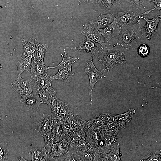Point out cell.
<instances>
[{"mask_svg": "<svg viewBox=\"0 0 161 161\" xmlns=\"http://www.w3.org/2000/svg\"><path fill=\"white\" fill-rule=\"evenodd\" d=\"M138 24L133 25L126 30L121 32L117 36L115 45L121 46L124 50H126L140 41L143 35L146 33L143 27Z\"/></svg>", "mask_w": 161, "mask_h": 161, "instance_id": "obj_1", "label": "cell"}, {"mask_svg": "<svg viewBox=\"0 0 161 161\" xmlns=\"http://www.w3.org/2000/svg\"><path fill=\"white\" fill-rule=\"evenodd\" d=\"M101 64V72H109L113 68L119 65L125 63L127 61L125 53L114 48H108L103 57L99 58Z\"/></svg>", "mask_w": 161, "mask_h": 161, "instance_id": "obj_2", "label": "cell"}, {"mask_svg": "<svg viewBox=\"0 0 161 161\" xmlns=\"http://www.w3.org/2000/svg\"><path fill=\"white\" fill-rule=\"evenodd\" d=\"M84 69L85 72L87 75L89 80V85L88 89L91 101H92V93L95 85L97 82L105 78L106 76L95 66L92 56L90 59L86 62Z\"/></svg>", "mask_w": 161, "mask_h": 161, "instance_id": "obj_3", "label": "cell"}, {"mask_svg": "<svg viewBox=\"0 0 161 161\" xmlns=\"http://www.w3.org/2000/svg\"><path fill=\"white\" fill-rule=\"evenodd\" d=\"M95 43L90 38H86L84 40L80 42L77 45L72 47L71 50L91 53L97 58H101V54L102 53L104 54L105 52L103 47L96 46Z\"/></svg>", "mask_w": 161, "mask_h": 161, "instance_id": "obj_4", "label": "cell"}, {"mask_svg": "<svg viewBox=\"0 0 161 161\" xmlns=\"http://www.w3.org/2000/svg\"><path fill=\"white\" fill-rule=\"evenodd\" d=\"M11 85L12 90L21 96L33 94V84L31 78L24 79L22 78L21 76H18L11 83Z\"/></svg>", "mask_w": 161, "mask_h": 161, "instance_id": "obj_5", "label": "cell"}, {"mask_svg": "<svg viewBox=\"0 0 161 161\" xmlns=\"http://www.w3.org/2000/svg\"><path fill=\"white\" fill-rule=\"evenodd\" d=\"M115 18L121 28L130 24H138L140 19L139 16L130 10L115 12Z\"/></svg>", "mask_w": 161, "mask_h": 161, "instance_id": "obj_6", "label": "cell"}, {"mask_svg": "<svg viewBox=\"0 0 161 161\" xmlns=\"http://www.w3.org/2000/svg\"><path fill=\"white\" fill-rule=\"evenodd\" d=\"M20 103L24 110L28 111L38 110L41 104L39 95L36 92L33 94L21 96Z\"/></svg>", "mask_w": 161, "mask_h": 161, "instance_id": "obj_7", "label": "cell"}, {"mask_svg": "<svg viewBox=\"0 0 161 161\" xmlns=\"http://www.w3.org/2000/svg\"><path fill=\"white\" fill-rule=\"evenodd\" d=\"M81 33L86 38H89L95 43H99L104 48H107V43L99 30L85 24Z\"/></svg>", "mask_w": 161, "mask_h": 161, "instance_id": "obj_8", "label": "cell"}, {"mask_svg": "<svg viewBox=\"0 0 161 161\" xmlns=\"http://www.w3.org/2000/svg\"><path fill=\"white\" fill-rule=\"evenodd\" d=\"M101 129L100 128L91 126L84 130L86 140L92 147L97 148L99 143L102 141L103 134L101 132Z\"/></svg>", "mask_w": 161, "mask_h": 161, "instance_id": "obj_9", "label": "cell"}, {"mask_svg": "<svg viewBox=\"0 0 161 161\" xmlns=\"http://www.w3.org/2000/svg\"><path fill=\"white\" fill-rule=\"evenodd\" d=\"M115 12L106 14H101L97 18L87 22L89 26L100 30L103 29L113 21L115 18Z\"/></svg>", "mask_w": 161, "mask_h": 161, "instance_id": "obj_10", "label": "cell"}, {"mask_svg": "<svg viewBox=\"0 0 161 161\" xmlns=\"http://www.w3.org/2000/svg\"><path fill=\"white\" fill-rule=\"evenodd\" d=\"M99 30L107 44L112 38L119 35L121 32V28L115 18L109 24Z\"/></svg>", "mask_w": 161, "mask_h": 161, "instance_id": "obj_11", "label": "cell"}, {"mask_svg": "<svg viewBox=\"0 0 161 161\" xmlns=\"http://www.w3.org/2000/svg\"><path fill=\"white\" fill-rule=\"evenodd\" d=\"M71 143L70 138H63L61 141L53 144L49 155L54 157L63 156L67 151Z\"/></svg>", "mask_w": 161, "mask_h": 161, "instance_id": "obj_12", "label": "cell"}, {"mask_svg": "<svg viewBox=\"0 0 161 161\" xmlns=\"http://www.w3.org/2000/svg\"><path fill=\"white\" fill-rule=\"evenodd\" d=\"M139 18L144 19L146 21L145 25L143 27L146 30V37L149 40L154 37L157 30L158 24L161 20V16L158 15L151 19L139 16Z\"/></svg>", "mask_w": 161, "mask_h": 161, "instance_id": "obj_13", "label": "cell"}, {"mask_svg": "<svg viewBox=\"0 0 161 161\" xmlns=\"http://www.w3.org/2000/svg\"><path fill=\"white\" fill-rule=\"evenodd\" d=\"M53 120L46 114H43L38 123L37 132L42 136L51 132Z\"/></svg>", "mask_w": 161, "mask_h": 161, "instance_id": "obj_14", "label": "cell"}, {"mask_svg": "<svg viewBox=\"0 0 161 161\" xmlns=\"http://www.w3.org/2000/svg\"><path fill=\"white\" fill-rule=\"evenodd\" d=\"M53 80L52 76L47 72L44 73L32 80L33 88L36 89V91L52 86V83Z\"/></svg>", "mask_w": 161, "mask_h": 161, "instance_id": "obj_15", "label": "cell"}, {"mask_svg": "<svg viewBox=\"0 0 161 161\" xmlns=\"http://www.w3.org/2000/svg\"><path fill=\"white\" fill-rule=\"evenodd\" d=\"M32 161H57L56 159L48 154L44 147L31 148Z\"/></svg>", "mask_w": 161, "mask_h": 161, "instance_id": "obj_16", "label": "cell"}, {"mask_svg": "<svg viewBox=\"0 0 161 161\" xmlns=\"http://www.w3.org/2000/svg\"><path fill=\"white\" fill-rule=\"evenodd\" d=\"M35 92L38 94L41 104L45 103L49 106L52 100L57 96L56 91L52 86L38 90Z\"/></svg>", "mask_w": 161, "mask_h": 161, "instance_id": "obj_17", "label": "cell"}, {"mask_svg": "<svg viewBox=\"0 0 161 161\" xmlns=\"http://www.w3.org/2000/svg\"><path fill=\"white\" fill-rule=\"evenodd\" d=\"M49 69L50 67L46 66L44 61L33 60L31 67L28 71L30 74V78L33 80L40 75L47 72Z\"/></svg>", "mask_w": 161, "mask_h": 161, "instance_id": "obj_18", "label": "cell"}, {"mask_svg": "<svg viewBox=\"0 0 161 161\" xmlns=\"http://www.w3.org/2000/svg\"><path fill=\"white\" fill-rule=\"evenodd\" d=\"M21 42L24 47V53L27 56L32 57L39 43L35 38L28 39H21Z\"/></svg>", "mask_w": 161, "mask_h": 161, "instance_id": "obj_19", "label": "cell"}, {"mask_svg": "<svg viewBox=\"0 0 161 161\" xmlns=\"http://www.w3.org/2000/svg\"><path fill=\"white\" fill-rule=\"evenodd\" d=\"M32 58L27 56L23 53L20 58L16 63L17 67L16 75L18 76H21L24 72L28 71L30 69L32 65Z\"/></svg>", "mask_w": 161, "mask_h": 161, "instance_id": "obj_20", "label": "cell"}, {"mask_svg": "<svg viewBox=\"0 0 161 161\" xmlns=\"http://www.w3.org/2000/svg\"><path fill=\"white\" fill-rule=\"evenodd\" d=\"M63 58L61 62L57 66L50 67V69L57 68L58 70L64 69H72V64L78 60V58H74L69 56L65 49Z\"/></svg>", "mask_w": 161, "mask_h": 161, "instance_id": "obj_21", "label": "cell"}, {"mask_svg": "<svg viewBox=\"0 0 161 161\" xmlns=\"http://www.w3.org/2000/svg\"><path fill=\"white\" fill-rule=\"evenodd\" d=\"M110 118L109 114L104 113L96 115L88 122L91 126L102 128Z\"/></svg>", "mask_w": 161, "mask_h": 161, "instance_id": "obj_22", "label": "cell"}, {"mask_svg": "<svg viewBox=\"0 0 161 161\" xmlns=\"http://www.w3.org/2000/svg\"><path fill=\"white\" fill-rule=\"evenodd\" d=\"M102 156V153L99 149L93 147L82 153L81 154L82 161L100 160Z\"/></svg>", "mask_w": 161, "mask_h": 161, "instance_id": "obj_23", "label": "cell"}, {"mask_svg": "<svg viewBox=\"0 0 161 161\" xmlns=\"http://www.w3.org/2000/svg\"><path fill=\"white\" fill-rule=\"evenodd\" d=\"M75 73L72 69H64L58 70V72L52 76L53 80H58L69 83L72 77Z\"/></svg>", "mask_w": 161, "mask_h": 161, "instance_id": "obj_24", "label": "cell"}, {"mask_svg": "<svg viewBox=\"0 0 161 161\" xmlns=\"http://www.w3.org/2000/svg\"><path fill=\"white\" fill-rule=\"evenodd\" d=\"M68 120L77 129L85 130L91 126L88 121L74 114L69 118Z\"/></svg>", "mask_w": 161, "mask_h": 161, "instance_id": "obj_25", "label": "cell"}, {"mask_svg": "<svg viewBox=\"0 0 161 161\" xmlns=\"http://www.w3.org/2000/svg\"><path fill=\"white\" fill-rule=\"evenodd\" d=\"M58 157L57 158H55L57 161H82L79 153L70 146L67 151L64 155Z\"/></svg>", "mask_w": 161, "mask_h": 161, "instance_id": "obj_26", "label": "cell"}, {"mask_svg": "<svg viewBox=\"0 0 161 161\" xmlns=\"http://www.w3.org/2000/svg\"><path fill=\"white\" fill-rule=\"evenodd\" d=\"M53 120V123L51 132L54 138L55 143L62 140L61 136L62 132V122L59 119Z\"/></svg>", "mask_w": 161, "mask_h": 161, "instance_id": "obj_27", "label": "cell"}, {"mask_svg": "<svg viewBox=\"0 0 161 161\" xmlns=\"http://www.w3.org/2000/svg\"><path fill=\"white\" fill-rule=\"evenodd\" d=\"M59 114L61 121L63 122L68 120L73 113L70 106L62 101L59 110Z\"/></svg>", "mask_w": 161, "mask_h": 161, "instance_id": "obj_28", "label": "cell"}, {"mask_svg": "<svg viewBox=\"0 0 161 161\" xmlns=\"http://www.w3.org/2000/svg\"><path fill=\"white\" fill-rule=\"evenodd\" d=\"M62 102V101L59 99L57 96L52 100L50 106L52 112L49 115L52 119H59L60 120L59 112Z\"/></svg>", "mask_w": 161, "mask_h": 161, "instance_id": "obj_29", "label": "cell"}, {"mask_svg": "<svg viewBox=\"0 0 161 161\" xmlns=\"http://www.w3.org/2000/svg\"><path fill=\"white\" fill-rule=\"evenodd\" d=\"M123 0H98L100 7L104 10L109 12Z\"/></svg>", "mask_w": 161, "mask_h": 161, "instance_id": "obj_30", "label": "cell"}, {"mask_svg": "<svg viewBox=\"0 0 161 161\" xmlns=\"http://www.w3.org/2000/svg\"><path fill=\"white\" fill-rule=\"evenodd\" d=\"M62 140L64 137H68L71 139L76 129L73 125L68 120L62 122Z\"/></svg>", "mask_w": 161, "mask_h": 161, "instance_id": "obj_31", "label": "cell"}, {"mask_svg": "<svg viewBox=\"0 0 161 161\" xmlns=\"http://www.w3.org/2000/svg\"><path fill=\"white\" fill-rule=\"evenodd\" d=\"M48 47L47 44H39L35 52L33 54L32 57L34 60L36 61H44L45 54Z\"/></svg>", "mask_w": 161, "mask_h": 161, "instance_id": "obj_32", "label": "cell"}, {"mask_svg": "<svg viewBox=\"0 0 161 161\" xmlns=\"http://www.w3.org/2000/svg\"><path fill=\"white\" fill-rule=\"evenodd\" d=\"M135 113L134 109H130L127 112L122 114L116 115L113 118V120L120 121H128L131 120Z\"/></svg>", "mask_w": 161, "mask_h": 161, "instance_id": "obj_33", "label": "cell"}, {"mask_svg": "<svg viewBox=\"0 0 161 161\" xmlns=\"http://www.w3.org/2000/svg\"><path fill=\"white\" fill-rule=\"evenodd\" d=\"M42 136L45 141V145L44 147L47 154H49L51 151L52 145L55 143L54 138L51 132L43 135Z\"/></svg>", "mask_w": 161, "mask_h": 161, "instance_id": "obj_34", "label": "cell"}, {"mask_svg": "<svg viewBox=\"0 0 161 161\" xmlns=\"http://www.w3.org/2000/svg\"><path fill=\"white\" fill-rule=\"evenodd\" d=\"M119 148L120 146L118 145L109 153L103 154L101 158H107V160L111 161H120L119 156Z\"/></svg>", "mask_w": 161, "mask_h": 161, "instance_id": "obj_35", "label": "cell"}, {"mask_svg": "<svg viewBox=\"0 0 161 161\" xmlns=\"http://www.w3.org/2000/svg\"><path fill=\"white\" fill-rule=\"evenodd\" d=\"M9 150L8 144L0 141V161H8L7 155Z\"/></svg>", "mask_w": 161, "mask_h": 161, "instance_id": "obj_36", "label": "cell"}, {"mask_svg": "<svg viewBox=\"0 0 161 161\" xmlns=\"http://www.w3.org/2000/svg\"><path fill=\"white\" fill-rule=\"evenodd\" d=\"M140 161L161 160V151L158 150L151 152L147 156L143 158Z\"/></svg>", "mask_w": 161, "mask_h": 161, "instance_id": "obj_37", "label": "cell"}, {"mask_svg": "<svg viewBox=\"0 0 161 161\" xmlns=\"http://www.w3.org/2000/svg\"><path fill=\"white\" fill-rule=\"evenodd\" d=\"M85 137L84 130L76 129L71 138V142H76L81 140H86Z\"/></svg>", "mask_w": 161, "mask_h": 161, "instance_id": "obj_38", "label": "cell"}, {"mask_svg": "<svg viewBox=\"0 0 161 161\" xmlns=\"http://www.w3.org/2000/svg\"><path fill=\"white\" fill-rule=\"evenodd\" d=\"M138 52L139 55L142 57H147L150 52L149 47L145 44L140 45L138 49Z\"/></svg>", "mask_w": 161, "mask_h": 161, "instance_id": "obj_39", "label": "cell"}, {"mask_svg": "<svg viewBox=\"0 0 161 161\" xmlns=\"http://www.w3.org/2000/svg\"><path fill=\"white\" fill-rule=\"evenodd\" d=\"M131 5L135 9H139L144 7L147 0H124Z\"/></svg>", "mask_w": 161, "mask_h": 161, "instance_id": "obj_40", "label": "cell"}, {"mask_svg": "<svg viewBox=\"0 0 161 161\" xmlns=\"http://www.w3.org/2000/svg\"><path fill=\"white\" fill-rule=\"evenodd\" d=\"M150 2H153L154 3V6L153 8L151 10L147 11L143 13L142 14L140 15L139 16H143L148 14L152 12L154 10H158L159 12L161 9V0H154L152 1L151 0H149Z\"/></svg>", "mask_w": 161, "mask_h": 161, "instance_id": "obj_41", "label": "cell"}, {"mask_svg": "<svg viewBox=\"0 0 161 161\" xmlns=\"http://www.w3.org/2000/svg\"><path fill=\"white\" fill-rule=\"evenodd\" d=\"M79 2L82 4L87 5L93 3H97L98 0H78Z\"/></svg>", "mask_w": 161, "mask_h": 161, "instance_id": "obj_42", "label": "cell"}, {"mask_svg": "<svg viewBox=\"0 0 161 161\" xmlns=\"http://www.w3.org/2000/svg\"><path fill=\"white\" fill-rule=\"evenodd\" d=\"M18 158L20 160H21H21H26H26L23 157H18Z\"/></svg>", "mask_w": 161, "mask_h": 161, "instance_id": "obj_43", "label": "cell"}, {"mask_svg": "<svg viewBox=\"0 0 161 161\" xmlns=\"http://www.w3.org/2000/svg\"><path fill=\"white\" fill-rule=\"evenodd\" d=\"M3 69V67L1 65L0 63V70H1Z\"/></svg>", "mask_w": 161, "mask_h": 161, "instance_id": "obj_44", "label": "cell"}, {"mask_svg": "<svg viewBox=\"0 0 161 161\" xmlns=\"http://www.w3.org/2000/svg\"><path fill=\"white\" fill-rule=\"evenodd\" d=\"M0 120H4V119L3 118L1 117L0 116Z\"/></svg>", "mask_w": 161, "mask_h": 161, "instance_id": "obj_45", "label": "cell"}, {"mask_svg": "<svg viewBox=\"0 0 161 161\" xmlns=\"http://www.w3.org/2000/svg\"></svg>", "mask_w": 161, "mask_h": 161, "instance_id": "obj_46", "label": "cell"}]
</instances>
